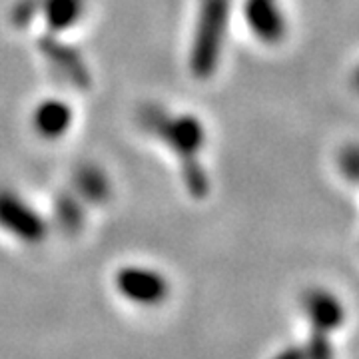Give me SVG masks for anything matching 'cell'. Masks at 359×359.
<instances>
[{
  "label": "cell",
  "mask_w": 359,
  "mask_h": 359,
  "mask_svg": "<svg viewBox=\"0 0 359 359\" xmlns=\"http://www.w3.org/2000/svg\"><path fill=\"white\" fill-rule=\"evenodd\" d=\"M144 124L158 134V138H162L170 150H174V154L182 158V166L186 172V182L192 188L194 192L198 188H204L200 182V166L194 160V156L202 150L205 142V132L202 122L190 114L172 116L164 110H146L144 114Z\"/></svg>",
  "instance_id": "obj_1"
},
{
  "label": "cell",
  "mask_w": 359,
  "mask_h": 359,
  "mask_svg": "<svg viewBox=\"0 0 359 359\" xmlns=\"http://www.w3.org/2000/svg\"><path fill=\"white\" fill-rule=\"evenodd\" d=\"M230 16V0H202L190 50V68L198 78L212 76Z\"/></svg>",
  "instance_id": "obj_2"
},
{
  "label": "cell",
  "mask_w": 359,
  "mask_h": 359,
  "mask_svg": "<svg viewBox=\"0 0 359 359\" xmlns=\"http://www.w3.org/2000/svg\"><path fill=\"white\" fill-rule=\"evenodd\" d=\"M0 226L26 240H36L44 230V224L34 208H30L25 198L13 190H0Z\"/></svg>",
  "instance_id": "obj_3"
},
{
  "label": "cell",
  "mask_w": 359,
  "mask_h": 359,
  "mask_svg": "<svg viewBox=\"0 0 359 359\" xmlns=\"http://www.w3.org/2000/svg\"><path fill=\"white\" fill-rule=\"evenodd\" d=\"M245 22L262 42H278L285 32L278 0H245Z\"/></svg>",
  "instance_id": "obj_4"
},
{
  "label": "cell",
  "mask_w": 359,
  "mask_h": 359,
  "mask_svg": "<svg viewBox=\"0 0 359 359\" xmlns=\"http://www.w3.org/2000/svg\"><path fill=\"white\" fill-rule=\"evenodd\" d=\"M72 108L58 98H48L34 108L32 112V128L44 140H58L72 126Z\"/></svg>",
  "instance_id": "obj_5"
},
{
  "label": "cell",
  "mask_w": 359,
  "mask_h": 359,
  "mask_svg": "<svg viewBox=\"0 0 359 359\" xmlns=\"http://www.w3.org/2000/svg\"><path fill=\"white\" fill-rule=\"evenodd\" d=\"M40 11L46 18V26L54 32H66L84 18L86 0H42Z\"/></svg>",
  "instance_id": "obj_6"
},
{
  "label": "cell",
  "mask_w": 359,
  "mask_h": 359,
  "mask_svg": "<svg viewBox=\"0 0 359 359\" xmlns=\"http://www.w3.org/2000/svg\"><path fill=\"white\" fill-rule=\"evenodd\" d=\"M358 78H359V76H358Z\"/></svg>",
  "instance_id": "obj_7"
}]
</instances>
